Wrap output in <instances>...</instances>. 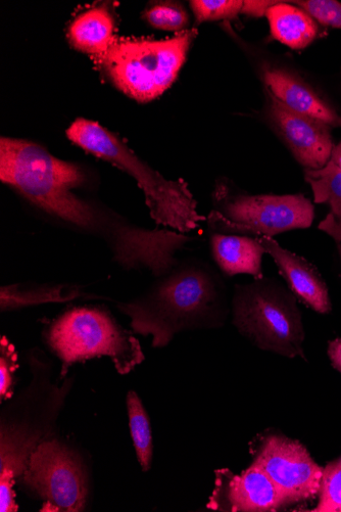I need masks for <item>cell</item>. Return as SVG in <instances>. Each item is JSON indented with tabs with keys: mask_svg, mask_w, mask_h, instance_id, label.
Listing matches in <instances>:
<instances>
[{
	"mask_svg": "<svg viewBox=\"0 0 341 512\" xmlns=\"http://www.w3.org/2000/svg\"><path fill=\"white\" fill-rule=\"evenodd\" d=\"M290 4L304 10L315 22L341 30V4L336 0H296Z\"/></svg>",
	"mask_w": 341,
	"mask_h": 512,
	"instance_id": "obj_23",
	"label": "cell"
},
{
	"mask_svg": "<svg viewBox=\"0 0 341 512\" xmlns=\"http://www.w3.org/2000/svg\"><path fill=\"white\" fill-rule=\"evenodd\" d=\"M254 462L290 505L314 499L319 494L323 468L298 441L279 435L264 437L254 449Z\"/></svg>",
	"mask_w": 341,
	"mask_h": 512,
	"instance_id": "obj_9",
	"label": "cell"
},
{
	"mask_svg": "<svg viewBox=\"0 0 341 512\" xmlns=\"http://www.w3.org/2000/svg\"><path fill=\"white\" fill-rule=\"evenodd\" d=\"M270 116L285 145L305 170H320L330 161L334 144L330 128L321 121L286 108L267 90Z\"/></svg>",
	"mask_w": 341,
	"mask_h": 512,
	"instance_id": "obj_11",
	"label": "cell"
},
{
	"mask_svg": "<svg viewBox=\"0 0 341 512\" xmlns=\"http://www.w3.org/2000/svg\"><path fill=\"white\" fill-rule=\"evenodd\" d=\"M232 322L242 337L260 350L289 359L303 358L306 332L298 299L273 278L237 285Z\"/></svg>",
	"mask_w": 341,
	"mask_h": 512,
	"instance_id": "obj_4",
	"label": "cell"
},
{
	"mask_svg": "<svg viewBox=\"0 0 341 512\" xmlns=\"http://www.w3.org/2000/svg\"><path fill=\"white\" fill-rule=\"evenodd\" d=\"M290 506L268 475L253 463L240 475L229 470L216 472V488L208 507L219 511L269 512Z\"/></svg>",
	"mask_w": 341,
	"mask_h": 512,
	"instance_id": "obj_10",
	"label": "cell"
},
{
	"mask_svg": "<svg viewBox=\"0 0 341 512\" xmlns=\"http://www.w3.org/2000/svg\"><path fill=\"white\" fill-rule=\"evenodd\" d=\"M143 296L119 306L132 330L166 347L185 331L222 327L228 316L221 277L206 262L179 261Z\"/></svg>",
	"mask_w": 341,
	"mask_h": 512,
	"instance_id": "obj_2",
	"label": "cell"
},
{
	"mask_svg": "<svg viewBox=\"0 0 341 512\" xmlns=\"http://www.w3.org/2000/svg\"><path fill=\"white\" fill-rule=\"evenodd\" d=\"M145 19L153 27L164 30L182 32L189 23L185 9L176 3H158L145 12Z\"/></svg>",
	"mask_w": 341,
	"mask_h": 512,
	"instance_id": "obj_21",
	"label": "cell"
},
{
	"mask_svg": "<svg viewBox=\"0 0 341 512\" xmlns=\"http://www.w3.org/2000/svg\"><path fill=\"white\" fill-rule=\"evenodd\" d=\"M315 512H341V458L329 462L323 469Z\"/></svg>",
	"mask_w": 341,
	"mask_h": 512,
	"instance_id": "obj_20",
	"label": "cell"
},
{
	"mask_svg": "<svg viewBox=\"0 0 341 512\" xmlns=\"http://www.w3.org/2000/svg\"><path fill=\"white\" fill-rule=\"evenodd\" d=\"M210 246L216 265L225 275L248 274L255 279L264 277L263 257L266 251L259 238L215 232Z\"/></svg>",
	"mask_w": 341,
	"mask_h": 512,
	"instance_id": "obj_14",
	"label": "cell"
},
{
	"mask_svg": "<svg viewBox=\"0 0 341 512\" xmlns=\"http://www.w3.org/2000/svg\"><path fill=\"white\" fill-rule=\"evenodd\" d=\"M24 484L44 501L42 511H82L87 483L76 454L57 440L44 441L32 452Z\"/></svg>",
	"mask_w": 341,
	"mask_h": 512,
	"instance_id": "obj_8",
	"label": "cell"
},
{
	"mask_svg": "<svg viewBox=\"0 0 341 512\" xmlns=\"http://www.w3.org/2000/svg\"><path fill=\"white\" fill-rule=\"evenodd\" d=\"M197 29L162 40L116 37L99 63L130 98L148 103L171 87L184 65Z\"/></svg>",
	"mask_w": 341,
	"mask_h": 512,
	"instance_id": "obj_5",
	"label": "cell"
},
{
	"mask_svg": "<svg viewBox=\"0 0 341 512\" xmlns=\"http://www.w3.org/2000/svg\"><path fill=\"white\" fill-rule=\"evenodd\" d=\"M67 135L75 145L133 177L158 224L186 235L205 220L184 180L166 179L99 123L78 119L67 130Z\"/></svg>",
	"mask_w": 341,
	"mask_h": 512,
	"instance_id": "obj_3",
	"label": "cell"
},
{
	"mask_svg": "<svg viewBox=\"0 0 341 512\" xmlns=\"http://www.w3.org/2000/svg\"><path fill=\"white\" fill-rule=\"evenodd\" d=\"M0 180L34 206L103 241L122 267L146 269L156 277L170 271L191 238L175 230L145 229L75 194L85 182L82 168L23 139L2 137Z\"/></svg>",
	"mask_w": 341,
	"mask_h": 512,
	"instance_id": "obj_1",
	"label": "cell"
},
{
	"mask_svg": "<svg viewBox=\"0 0 341 512\" xmlns=\"http://www.w3.org/2000/svg\"><path fill=\"white\" fill-rule=\"evenodd\" d=\"M329 163L341 172V142L334 147Z\"/></svg>",
	"mask_w": 341,
	"mask_h": 512,
	"instance_id": "obj_27",
	"label": "cell"
},
{
	"mask_svg": "<svg viewBox=\"0 0 341 512\" xmlns=\"http://www.w3.org/2000/svg\"><path fill=\"white\" fill-rule=\"evenodd\" d=\"M266 254L275 262L287 288L304 305L319 314H329L332 303L324 278L304 257L281 247L274 239L260 237Z\"/></svg>",
	"mask_w": 341,
	"mask_h": 512,
	"instance_id": "obj_12",
	"label": "cell"
},
{
	"mask_svg": "<svg viewBox=\"0 0 341 512\" xmlns=\"http://www.w3.org/2000/svg\"><path fill=\"white\" fill-rule=\"evenodd\" d=\"M263 79L267 90L289 110L321 121L329 127L341 128V116L297 76L279 68L267 67L263 70Z\"/></svg>",
	"mask_w": 341,
	"mask_h": 512,
	"instance_id": "obj_13",
	"label": "cell"
},
{
	"mask_svg": "<svg viewBox=\"0 0 341 512\" xmlns=\"http://www.w3.org/2000/svg\"><path fill=\"white\" fill-rule=\"evenodd\" d=\"M115 21L106 8H94L80 14L69 28L70 42L77 51L99 62L116 39Z\"/></svg>",
	"mask_w": 341,
	"mask_h": 512,
	"instance_id": "obj_15",
	"label": "cell"
},
{
	"mask_svg": "<svg viewBox=\"0 0 341 512\" xmlns=\"http://www.w3.org/2000/svg\"><path fill=\"white\" fill-rule=\"evenodd\" d=\"M129 426L138 461L144 472L151 469L154 445L150 418L138 395L131 391L127 396Z\"/></svg>",
	"mask_w": 341,
	"mask_h": 512,
	"instance_id": "obj_18",
	"label": "cell"
},
{
	"mask_svg": "<svg viewBox=\"0 0 341 512\" xmlns=\"http://www.w3.org/2000/svg\"><path fill=\"white\" fill-rule=\"evenodd\" d=\"M216 209L210 214V226L219 234L253 238L275 236L312 226L315 209L303 195L233 194L219 185Z\"/></svg>",
	"mask_w": 341,
	"mask_h": 512,
	"instance_id": "obj_7",
	"label": "cell"
},
{
	"mask_svg": "<svg viewBox=\"0 0 341 512\" xmlns=\"http://www.w3.org/2000/svg\"><path fill=\"white\" fill-rule=\"evenodd\" d=\"M337 253H338L340 263H341V244L337 245Z\"/></svg>",
	"mask_w": 341,
	"mask_h": 512,
	"instance_id": "obj_28",
	"label": "cell"
},
{
	"mask_svg": "<svg viewBox=\"0 0 341 512\" xmlns=\"http://www.w3.org/2000/svg\"><path fill=\"white\" fill-rule=\"evenodd\" d=\"M327 354H328V358L331 362V365L341 375V339L340 338H337V339L329 342L328 348H327Z\"/></svg>",
	"mask_w": 341,
	"mask_h": 512,
	"instance_id": "obj_26",
	"label": "cell"
},
{
	"mask_svg": "<svg viewBox=\"0 0 341 512\" xmlns=\"http://www.w3.org/2000/svg\"><path fill=\"white\" fill-rule=\"evenodd\" d=\"M241 0H194L190 8L197 23L232 20L241 14Z\"/></svg>",
	"mask_w": 341,
	"mask_h": 512,
	"instance_id": "obj_22",
	"label": "cell"
},
{
	"mask_svg": "<svg viewBox=\"0 0 341 512\" xmlns=\"http://www.w3.org/2000/svg\"><path fill=\"white\" fill-rule=\"evenodd\" d=\"M274 39L292 50L307 48L318 36V25L304 10L287 2L273 6L266 14Z\"/></svg>",
	"mask_w": 341,
	"mask_h": 512,
	"instance_id": "obj_16",
	"label": "cell"
},
{
	"mask_svg": "<svg viewBox=\"0 0 341 512\" xmlns=\"http://www.w3.org/2000/svg\"><path fill=\"white\" fill-rule=\"evenodd\" d=\"M47 343L63 363V376L72 364L93 357H110L122 375L144 360L138 340L99 308H74L64 313L48 331Z\"/></svg>",
	"mask_w": 341,
	"mask_h": 512,
	"instance_id": "obj_6",
	"label": "cell"
},
{
	"mask_svg": "<svg viewBox=\"0 0 341 512\" xmlns=\"http://www.w3.org/2000/svg\"><path fill=\"white\" fill-rule=\"evenodd\" d=\"M279 3L280 2H274V0H245L241 14L253 18H261L264 17L273 6Z\"/></svg>",
	"mask_w": 341,
	"mask_h": 512,
	"instance_id": "obj_25",
	"label": "cell"
},
{
	"mask_svg": "<svg viewBox=\"0 0 341 512\" xmlns=\"http://www.w3.org/2000/svg\"><path fill=\"white\" fill-rule=\"evenodd\" d=\"M0 395L2 399H9L13 392V375L17 368V354L14 346L3 338L0 342Z\"/></svg>",
	"mask_w": 341,
	"mask_h": 512,
	"instance_id": "obj_24",
	"label": "cell"
},
{
	"mask_svg": "<svg viewBox=\"0 0 341 512\" xmlns=\"http://www.w3.org/2000/svg\"><path fill=\"white\" fill-rule=\"evenodd\" d=\"M76 291L64 287L59 288H37L20 289L18 286L2 289V308L10 309L30 304L57 302L73 299Z\"/></svg>",
	"mask_w": 341,
	"mask_h": 512,
	"instance_id": "obj_19",
	"label": "cell"
},
{
	"mask_svg": "<svg viewBox=\"0 0 341 512\" xmlns=\"http://www.w3.org/2000/svg\"><path fill=\"white\" fill-rule=\"evenodd\" d=\"M305 178L313 191L315 202L327 204L329 213L318 228L341 244V172L331 163L320 170H305Z\"/></svg>",
	"mask_w": 341,
	"mask_h": 512,
	"instance_id": "obj_17",
	"label": "cell"
}]
</instances>
